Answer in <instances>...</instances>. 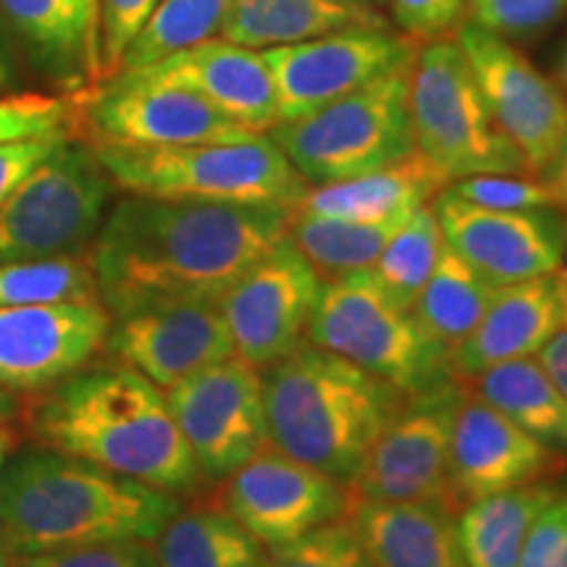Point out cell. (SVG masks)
<instances>
[{"instance_id":"cell-9","label":"cell","mask_w":567,"mask_h":567,"mask_svg":"<svg viewBox=\"0 0 567 567\" xmlns=\"http://www.w3.org/2000/svg\"><path fill=\"white\" fill-rule=\"evenodd\" d=\"M113 189L87 142L66 140L0 203V264L90 250Z\"/></svg>"},{"instance_id":"cell-20","label":"cell","mask_w":567,"mask_h":567,"mask_svg":"<svg viewBox=\"0 0 567 567\" xmlns=\"http://www.w3.org/2000/svg\"><path fill=\"white\" fill-rule=\"evenodd\" d=\"M557 465L555 450L478 396H463L450 446V488L457 513L481 496L547 481Z\"/></svg>"},{"instance_id":"cell-40","label":"cell","mask_w":567,"mask_h":567,"mask_svg":"<svg viewBox=\"0 0 567 567\" xmlns=\"http://www.w3.org/2000/svg\"><path fill=\"white\" fill-rule=\"evenodd\" d=\"M17 567H158L151 542H111L17 557Z\"/></svg>"},{"instance_id":"cell-47","label":"cell","mask_w":567,"mask_h":567,"mask_svg":"<svg viewBox=\"0 0 567 567\" xmlns=\"http://www.w3.org/2000/svg\"><path fill=\"white\" fill-rule=\"evenodd\" d=\"M551 281H555L559 310H563V323H567V221L563 224V252H559V266L557 271L551 274Z\"/></svg>"},{"instance_id":"cell-42","label":"cell","mask_w":567,"mask_h":567,"mask_svg":"<svg viewBox=\"0 0 567 567\" xmlns=\"http://www.w3.org/2000/svg\"><path fill=\"white\" fill-rule=\"evenodd\" d=\"M402 34L417 42L446 38L463 24L467 0H389Z\"/></svg>"},{"instance_id":"cell-4","label":"cell","mask_w":567,"mask_h":567,"mask_svg":"<svg viewBox=\"0 0 567 567\" xmlns=\"http://www.w3.org/2000/svg\"><path fill=\"white\" fill-rule=\"evenodd\" d=\"M268 442L347 484L405 392L310 342L260 368Z\"/></svg>"},{"instance_id":"cell-30","label":"cell","mask_w":567,"mask_h":567,"mask_svg":"<svg viewBox=\"0 0 567 567\" xmlns=\"http://www.w3.org/2000/svg\"><path fill=\"white\" fill-rule=\"evenodd\" d=\"M494 289L492 281L444 243L434 271L410 310L425 334L450 354L476 329Z\"/></svg>"},{"instance_id":"cell-45","label":"cell","mask_w":567,"mask_h":567,"mask_svg":"<svg viewBox=\"0 0 567 567\" xmlns=\"http://www.w3.org/2000/svg\"><path fill=\"white\" fill-rule=\"evenodd\" d=\"M536 360L567 400V323L559 326L549 342L536 352Z\"/></svg>"},{"instance_id":"cell-26","label":"cell","mask_w":567,"mask_h":567,"mask_svg":"<svg viewBox=\"0 0 567 567\" xmlns=\"http://www.w3.org/2000/svg\"><path fill=\"white\" fill-rule=\"evenodd\" d=\"M354 27H386V21L358 0H231L221 38L266 51Z\"/></svg>"},{"instance_id":"cell-16","label":"cell","mask_w":567,"mask_h":567,"mask_svg":"<svg viewBox=\"0 0 567 567\" xmlns=\"http://www.w3.org/2000/svg\"><path fill=\"white\" fill-rule=\"evenodd\" d=\"M481 95L494 122L526 163L538 174L567 130V97L557 82L544 76L507 38L463 21L455 30Z\"/></svg>"},{"instance_id":"cell-46","label":"cell","mask_w":567,"mask_h":567,"mask_svg":"<svg viewBox=\"0 0 567 567\" xmlns=\"http://www.w3.org/2000/svg\"><path fill=\"white\" fill-rule=\"evenodd\" d=\"M13 74H17V55H13L11 27L3 19V13H0V87L11 84Z\"/></svg>"},{"instance_id":"cell-44","label":"cell","mask_w":567,"mask_h":567,"mask_svg":"<svg viewBox=\"0 0 567 567\" xmlns=\"http://www.w3.org/2000/svg\"><path fill=\"white\" fill-rule=\"evenodd\" d=\"M536 179L547 189L551 208L567 213V130L559 140L557 151L547 161V166L536 174Z\"/></svg>"},{"instance_id":"cell-43","label":"cell","mask_w":567,"mask_h":567,"mask_svg":"<svg viewBox=\"0 0 567 567\" xmlns=\"http://www.w3.org/2000/svg\"><path fill=\"white\" fill-rule=\"evenodd\" d=\"M71 137H74L71 132H55L45 134V137L0 145V203L27 179V174H30L40 161H45L55 147L63 145V142Z\"/></svg>"},{"instance_id":"cell-1","label":"cell","mask_w":567,"mask_h":567,"mask_svg":"<svg viewBox=\"0 0 567 567\" xmlns=\"http://www.w3.org/2000/svg\"><path fill=\"white\" fill-rule=\"evenodd\" d=\"M279 205L126 195L103 218L90 260L111 318L166 302H216L287 237Z\"/></svg>"},{"instance_id":"cell-14","label":"cell","mask_w":567,"mask_h":567,"mask_svg":"<svg viewBox=\"0 0 567 567\" xmlns=\"http://www.w3.org/2000/svg\"><path fill=\"white\" fill-rule=\"evenodd\" d=\"M218 484L216 505L237 517L266 549L284 547L350 509L347 484L284 455L271 442Z\"/></svg>"},{"instance_id":"cell-19","label":"cell","mask_w":567,"mask_h":567,"mask_svg":"<svg viewBox=\"0 0 567 567\" xmlns=\"http://www.w3.org/2000/svg\"><path fill=\"white\" fill-rule=\"evenodd\" d=\"M103 352L166 392L234 347L216 302H166L111 318Z\"/></svg>"},{"instance_id":"cell-29","label":"cell","mask_w":567,"mask_h":567,"mask_svg":"<svg viewBox=\"0 0 567 567\" xmlns=\"http://www.w3.org/2000/svg\"><path fill=\"white\" fill-rule=\"evenodd\" d=\"M473 396L499 410L549 450H567V400L536 358L496 363L473 375Z\"/></svg>"},{"instance_id":"cell-48","label":"cell","mask_w":567,"mask_h":567,"mask_svg":"<svg viewBox=\"0 0 567 567\" xmlns=\"http://www.w3.org/2000/svg\"><path fill=\"white\" fill-rule=\"evenodd\" d=\"M19 444H21V431L13 429L9 423L0 425V473H3L6 463L17 455Z\"/></svg>"},{"instance_id":"cell-21","label":"cell","mask_w":567,"mask_h":567,"mask_svg":"<svg viewBox=\"0 0 567 567\" xmlns=\"http://www.w3.org/2000/svg\"><path fill=\"white\" fill-rule=\"evenodd\" d=\"M126 71L179 84L255 134H268L279 124V105L264 51L213 38L151 66Z\"/></svg>"},{"instance_id":"cell-12","label":"cell","mask_w":567,"mask_h":567,"mask_svg":"<svg viewBox=\"0 0 567 567\" xmlns=\"http://www.w3.org/2000/svg\"><path fill=\"white\" fill-rule=\"evenodd\" d=\"M166 402L210 484L224 481L268 444L264 375L237 354L166 389Z\"/></svg>"},{"instance_id":"cell-41","label":"cell","mask_w":567,"mask_h":567,"mask_svg":"<svg viewBox=\"0 0 567 567\" xmlns=\"http://www.w3.org/2000/svg\"><path fill=\"white\" fill-rule=\"evenodd\" d=\"M517 567H567V492H559L530 523Z\"/></svg>"},{"instance_id":"cell-15","label":"cell","mask_w":567,"mask_h":567,"mask_svg":"<svg viewBox=\"0 0 567 567\" xmlns=\"http://www.w3.org/2000/svg\"><path fill=\"white\" fill-rule=\"evenodd\" d=\"M323 279L284 237L218 300L234 354L255 368L292 352L305 339Z\"/></svg>"},{"instance_id":"cell-52","label":"cell","mask_w":567,"mask_h":567,"mask_svg":"<svg viewBox=\"0 0 567 567\" xmlns=\"http://www.w3.org/2000/svg\"><path fill=\"white\" fill-rule=\"evenodd\" d=\"M358 3H363V6H371V9H375V6L386 3V0H358Z\"/></svg>"},{"instance_id":"cell-22","label":"cell","mask_w":567,"mask_h":567,"mask_svg":"<svg viewBox=\"0 0 567 567\" xmlns=\"http://www.w3.org/2000/svg\"><path fill=\"white\" fill-rule=\"evenodd\" d=\"M559 326L563 310L551 276L496 287L476 329L450 352V373L467 381L496 363L536 358Z\"/></svg>"},{"instance_id":"cell-13","label":"cell","mask_w":567,"mask_h":567,"mask_svg":"<svg viewBox=\"0 0 567 567\" xmlns=\"http://www.w3.org/2000/svg\"><path fill=\"white\" fill-rule=\"evenodd\" d=\"M417 48V40L389 27H354L295 45L266 48L279 124L310 116L389 71L410 66Z\"/></svg>"},{"instance_id":"cell-5","label":"cell","mask_w":567,"mask_h":567,"mask_svg":"<svg viewBox=\"0 0 567 567\" xmlns=\"http://www.w3.org/2000/svg\"><path fill=\"white\" fill-rule=\"evenodd\" d=\"M90 147L113 187L126 195L295 210L310 193V184L268 134L176 147Z\"/></svg>"},{"instance_id":"cell-24","label":"cell","mask_w":567,"mask_h":567,"mask_svg":"<svg viewBox=\"0 0 567 567\" xmlns=\"http://www.w3.org/2000/svg\"><path fill=\"white\" fill-rule=\"evenodd\" d=\"M34 63L71 92L97 82V0H0Z\"/></svg>"},{"instance_id":"cell-39","label":"cell","mask_w":567,"mask_h":567,"mask_svg":"<svg viewBox=\"0 0 567 567\" xmlns=\"http://www.w3.org/2000/svg\"><path fill=\"white\" fill-rule=\"evenodd\" d=\"M450 193L494 210L551 208L544 184L530 174H478L452 182Z\"/></svg>"},{"instance_id":"cell-37","label":"cell","mask_w":567,"mask_h":567,"mask_svg":"<svg viewBox=\"0 0 567 567\" xmlns=\"http://www.w3.org/2000/svg\"><path fill=\"white\" fill-rule=\"evenodd\" d=\"M471 21L499 38H528L567 17V0H467Z\"/></svg>"},{"instance_id":"cell-2","label":"cell","mask_w":567,"mask_h":567,"mask_svg":"<svg viewBox=\"0 0 567 567\" xmlns=\"http://www.w3.org/2000/svg\"><path fill=\"white\" fill-rule=\"evenodd\" d=\"M17 413L21 431L45 450L176 496L205 484L166 392L126 365L82 368L59 384L27 394Z\"/></svg>"},{"instance_id":"cell-11","label":"cell","mask_w":567,"mask_h":567,"mask_svg":"<svg viewBox=\"0 0 567 567\" xmlns=\"http://www.w3.org/2000/svg\"><path fill=\"white\" fill-rule=\"evenodd\" d=\"M455 375L410 394L381 431L358 473L347 481L352 502H442L455 509L450 488V446L463 402Z\"/></svg>"},{"instance_id":"cell-17","label":"cell","mask_w":567,"mask_h":567,"mask_svg":"<svg viewBox=\"0 0 567 567\" xmlns=\"http://www.w3.org/2000/svg\"><path fill=\"white\" fill-rule=\"evenodd\" d=\"M111 313L103 302L0 308V389L38 394L103 352Z\"/></svg>"},{"instance_id":"cell-23","label":"cell","mask_w":567,"mask_h":567,"mask_svg":"<svg viewBox=\"0 0 567 567\" xmlns=\"http://www.w3.org/2000/svg\"><path fill=\"white\" fill-rule=\"evenodd\" d=\"M347 517L375 567H465L457 513L442 502H352Z\"/></svg>"},{"instance_id":"cell-28","label":"cell","mask_w":567,"mask_h":567,"mask_svg":"<svg viewBox=\"0 0 567 567\" xmlns=\"http://www.w3.org/2000/svg\"><path fill=\"white\" fill-rule=\"evenodd\" d=\"M158 567H268V549L224 507H182L153 538Z\"/></svg>"},{"instance_id":"cell-36","label":"cell","mask_w":567,"mask_h":567,"mask_svg":"<svg viewBox=\"0 0 567 567\" xmlns=\"http://www.w3.org/2000/svg\"><path fill=\"white\" fill-rule=\"evenodd\" d=\"M55 132L74 134V101L71 95L19 92L0 97V145L45 137Z\"/></svg>"},{"instance_id":"cell-31","label":"cell","mask_w":567,"mask_h":567,"mask_svg":"<svg viewBox=\"0 0 567 567\" xmlns=\"http://www.w3.org/2000/svg\"><path fill=\"white\" fill-rule=\"evenodd\" d=\"M408 218L344 221V218H318L292 210L287 237L321 279H334V276L371 268Z\"/></svg>"},{"instance_id":"cell-10","label":"cell","mask_w":567,"mask_h":567,"mask_svg":"<svg viewBox=\"0 0 567 567\" xmlns=\"http://www.w3.org/2000/svg\"><path fill=\"white\" fill-rule=\"evenodd\" d=\"M74 137L87 145L176 147L203 142H243L260 137L195 92L137 71L71 92Z\"/></svg>"},{"instance_id":"cell-3","label":"cell","mask_w":567,"mask_h":567,"mask_svg":"<svg viewBox=\"0 0 567 567\" xmlns=\"http://www.w3.org/2000/svg\"><path fill=\"white\" fill-rule=\"evenodd\" d=\"M182 509L172 492L34 446L0 473V530L17 557L111 542H153Z\"/></svg>"},{"instance_id":"cell-33","label":"cell","mask_w":567,"mask_h":567,"mask_svg":"<svg viewBox=\"0 0 567 567\" xmlns=\"http://www.w3.org/2000/svg\"><path fill=\"white\" fill-rule=\"evenodd\" d=\"M55 302H101L90 250L0 264V308Z\"/></svg>"},{"instance_id":"cell-32","label":"cell","mask_w":567,"mask_h":567,"mask_svg":"<svg viewBox=\"0 0 567 567\" xmlns=\"http://www.w3.org/2000/svg\"><path fill=\"white\" fill-rule=\"evenodd\" d=\"M231 0H161L126 48L122 71L142 69L221 34Z\"/></svg>"},{"instance_id":"cell-49","label":"cell","mask_w":567,"mask_h":567,"mask_svg":"<svg viewBox=\"0 0 567 567\" xmlns=\"http://www.w3.org/2000/svg\"><path fill=\"white\" fill-rule=\"evenodd\" d=\"M19 410V400L13 396L11 392H6V389H0V425L9 423V417L17 415Z\"/></svg>"},{"instance_id":"cell-27","label":"cell","mask_w":567,"mask_h":567,"mask_svg":"<svg viewBox=\"0 0 567 567\" xmlns=\"http://www.w3.org/2000/svg\"><path fill=\"white\" fill-rule=\"evenodd\" d=\"M557 494L547 478L467 502L457 513L465 567H517L530 523Z\"/></svg>"},{"instance_id":"cell-34","label":"cell","mask_w":567,"mask_h":567,"mask_svg":"<svg viewBox=\"0 0 567 567\" xmlns=\"http://www.w3.org/2000/svg\"><path fill=\"white\" fill-rule=\"evenodd\" d=\"M442 247L444 234L436 213L431 203L421 205L415 213H410L408 221L389 239L371 271L396 302L413 308L415 297L421 295L431 271H434Z\"/></svg>"},{"instance_id":"cell-25","label":"cell","mask_w":567,"mask_h":567,"mask_svg":"<svg viewBox=\"0 0 567 567\" xmlns=\"http://www.w3.org/2000/svg\"><path fill=\"white\" fill-rule=\"evenodd\" d=\"M446 187L450 179L434 163L413 151L408 158L379 172L310 187L295 210L318 218H344V221H394V218H408L421 205H429Z\"/></svg>"},{"instance_id":"cell-50","label":"cell","mask_w":567,"mask_h":567,"mask_svg":"<svg viewBox=\"0 0 567 567\" xmlns=\"http://www.w3.org/2000/svg\"><path fill=\"white\" fill-rule=\"evenodd\" d=\"M0 567H17V555H13L9 542H6L3 530H0Z\"/></svg>"},{"instance_id":"cell-18","label":"cell","mask_w":567,"mask_h":567,"mask_svg":"<svg viewBox=\"0 0 567 567\" xmlns=\"http://www.w3.org/2000/svg\"><path fill=\"white\" fill-rule=\"evenodd\" d=\"M444 243L494 287L551 276L563 252V224L542 210H494L450 189L431 200Z\"/></svg>"},{"instance_id":"cell-6","label":"cell","mask_w":567,"mask_h":567,"mask_svg":"<svg viewBox=\"0 0 567 567\" xmlns=\"http://www.w3.org/2000/svg\"><path fill=\"white\" fill-rule=\"evenodd\" d=\"M305 337L405 394L452 375L446 350L425 334L413 310L381 287L371 268L323 279Z\"/></svg>"},{"instance_id":"cell-51","label":"cell","mask_w":567,"mask_h":567,"mask_svg":"<svg viewBox=\"0 0 567 567\" xmlns=\"http://www.w3.org/2000/svg\"><path fill=\"white\" fill-rule=\"evenodd\" d=\"M559 90H563L567 97V51L563 55V66H559Z\"/></svg>"},{"instance_id":"cell-8","label":"cell","mask_w":567,"mask_h":567,"mask_svg":"<svg viewBox=\"0 0 567 567\" xmlns=\"http://www.w3.org/2000/svg\"><path fill=\"white\" fill-rule=\"evenodd\" d=\"M410 124L415 151L450 184L478 174H528L517 147L494 122L455 38L417 48L410 66Z\"/></svg>"},{"instance_id":"cell-38","label":"cell","mask_w":567,"mask_h":567,"mask_svg":"<svg viewBox=\"0 0 567 567\" xmlns=\"http://www.w3.org/2000/svg\"><path fill=\"white\" fill-rule=\"evenodd\" d=\"M161 0H97V82L122 71L126 48Z\"/></svg>"},{"instance_id":"cell-7","label":"cell","mask_w":567,"mask_h":567,"mask_svg":"<svg viewBox=\"0 0 567 567\" xmlns=\"http://www.w3.org/2000/svg\"><path fill=\"white\" fill-rule=\"evenodd\" d=\"M410 66L389 71L310 116L276 124L268 137L310 187L392 166L415 151Z\"/></svg>"},{"instance_id":"cell-35","label":"cell","mask_w":567,"mask_h":567,"mask_svg":"<svg viewBox=\"0 0 567 567\" xmlns=\"http://www.w3.org/2000/svg\"><path fill=\"white\" fill-rule=\"evenodd\" d=\"M268 567H375L347 515L284 547L268 549Z\"/></svg>"}]
</instances>
